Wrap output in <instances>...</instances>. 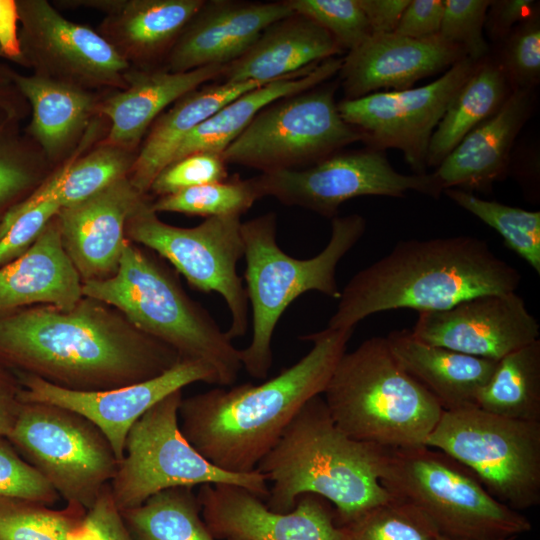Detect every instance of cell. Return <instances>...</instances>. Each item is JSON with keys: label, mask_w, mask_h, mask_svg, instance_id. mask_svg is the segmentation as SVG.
Returning <instances> with one entry per match:
<instances>
[{"label": "cell", "mask_w": 540, "mask_h": 540, "mask_svg": "<svg viewBox=\"0 0 540 540\" xmlns=\"http://www.w3.org/2000/svg\"><path fill=\"white\" fill-rule=\"evenodd\" d=\"M86 509L67 503L60 510L17 499L0 497V540H67Z\"/></svg>", "instance_id": "38"}, {"label": "cell", "mask_w": 540, "mask_h": 540, "mask_svg": "<svg viewBox=\"0 0 540 540\" xmlns=\"http://www.w3.org/2000/svg\"><path fill=\"white\" fill-rule=\"evenodd\" d=\"M476 407L506 418L540 421V340L497 361Z\"/></svg>", "instance_id": "33"}, {"label": "cell", "mask_w": 540, "mask_h": 540, "mask_svg": "<svg viewBox=\"0 0 540 540\" xmlns=\"http://www.w3.org/2000/svg\"><path fill=\"white\" fill-rule=\"evenodd\" d=\"M23 47L38 74L82 88L124 89L129 62L101 34L63 17L46 0L17 2Z\"/></svg>", "instance_id": "17"}, {"label": "cell", "mask_w": 540, "mask_h": 540, "mask_svg": "<svg viewBox=\"0 0 540 540\" xmlns=\"http://www.w3.org/2000/svg\"><path fill=\"white\" fill-rule=\"evenodd\" d=\"M343 51L312 20L292 14L267 27L238 59L225 65L223 82L267 84L306 71Z\"/></svg>", "instance_id": "25"}, {"label": "cell", "mask_w": 540, "mask_h": 540, "mask_svg": "<svg viewBox=\"0 0 540 540\" xmlns=\"http://www.w3.org/2000/svg\"><path fill=\"white\" fill-rule=\"evenodd\" d=\"M196 382L218 384V378L210 365L194 359H181L162 374L142 382L93 392L65 389L23 374L19 399L23 403L56 405L87 418L105 435L120 461L134 423L169 394Z\"/></svg>", "instance_id": "16"}, {"label": "cell", "mask_w": 540, "mask_h": 540, "mask_svg": "<svg viewBox=\"0 0 540 540\" xmlns=\"http://www.w3.org/2000/svg\"><path fill=\"white\" fill-rule=\"evenodd\" d=\"M83 283L66 254L56 216L22 255L0 266V316L25 307H74Z\"/></svg>", "instance_id": "24"}, {"label": "cell", "mask_w": 540, "mask_h": 540, "mask_svg": "<svg viewBox=\"0 0 540 540\" xmlns=\"http://www.w3.org/2000/svg\"><path fill=\"white\" fill-rule=\"evenodd\" d=\"M148 199L123 177L56 214L63 248L82 283L112 277L128 241L126 224Z\"/></svg>", "instance_id": "20"}, {"label": "cell", "mask_w": 540, "mask_h": 540, "mask_svg": "<svg viewBox=\"0 0 540 540\" xmlns=\"http://www.w3.org/2000/svg\"><path fill=\"white\" fill-rule=\"evenodd\" d=\"M225 66L209 65L186 72L128 71L127 86L98 108L111 127L102 143L131 151L164 110L188 92L218 78Z\"/></svg>", "instance_id": "26"}, {"label": "cell", "mask_w": 540, "mask_h": 540, "mask_svg": "<svg viewBox=\"0 0 540 540\" xmlns=\"http://www.w3.org/2000/svg\"><path fill=\"white\" fill-rule=\"evenodd\" d=\"M420 341L491 360L539 339L540 325L515 292L486 294L447 309L419 312L411 329Z\"/></svg>", "instance_id": "18"}, {"label": "cell", "mask_w": 540, "mask_h": 540, "mask_svg": "<svg viewBox=\"0 0 540 540\" xmlns=\"http://www.w3.org/2000/svg\"><path fill=\"white\" fill-rule=\"evenodd\" d=\"M260 198L253 178L238 176L159 197L151 202L155 213L175 212L206 218L241 216Z\"/></svg>", "instance_id": "37"}, {"label": "cell", "mask_w": 540, "mask_h": 540, "mask_svg": "<svg viewBox=\"0 0 540 540\" xmlns=\"http://www.w3.org/2000/svg\"><path fill=\"white\" fill-rule=\"evenodd\" d=\"M262 85L252 81H222L202 85L176 100L170 109L154 121L135 157L128 174L133 187L146 194L189 133L230 101Z\"/></svg>", "instance_id": "29"}, {"label": "cell", "mask_w": 540, "mask_h": 540, "mask_svg": "<svg viewBox=\"0 0 540 540\" xmlns=\"http://www.w3.org/2000/svg\"><path fill=\"white\" fill-rule=\"evenodd\" d=\"M241 230L252 336L248 346L240 350V359L251 377L265 379L272 367V338L282 314L309 291L339 299L337 266L363 236L366 220L359 214L334 217L329 242L308 259L291 257L279 247L273 212L242 222Z\"/></svg>", "instance_id": "6"}, {"label": "cell", "mask_w": 540, "mask_h": 540, "mask_svg": "<svg viewBox=\"0 0 540 540\" xmlns=\"http://www.w3.org/2000/svg\"><path fill=\"white\" fill-rule=\"evenodd\" d=\"M291 10L323 28L343 52H349L371 36L358 0H287Z\"/></svg>", "instance_id": "40"}, {"label": "cell", "mask_w": 540, "mask_h": 540, "mask_svg": "<svg viewBox=\"0 0 540 540\" xmlns=\"http://www.w3.org/2000/svg\"><path fill=\"white\" fill-rule=\"evenodd\" d=\"M512 88L495 58L481 60L438 123L429 143L427 167L436 168L475 127L493 116Z\"/></svg>", "instance_id": "32"}, {"label": "cell", "mask_w": 540, "mask_h": 540, "mask_svg": "<svg viewBox=\"0 0 540 540\" xmlns=\"http://www.w3.org/2000/svg\"><path fill=\"white\" fill-rule=\"evenodd\" d=\"M36 173L10 149L0 146V207L31 188Z\"/></svg>", "instance_id": "49"}, {"label": "cell", "mask_w": 540, "mask_h": 540, "mask_svg": "<svg viewBox=\"0 0 540 540\" xmlns=\"http://www.w3.org/2000/svg\"><path fill=\"white\" fill-rule=\"evenodd\" d=\"M0 436V497L53 505L59 494L43 475Z\"/></svg>", "instance_id": "44"}, {"label": "cell", "mask_w": 540, "mask_h": 540, "mask_svg": "<svg viewBox=\"0 0 540 540\" xmlns=\"http://www.w3.org/2000/svg\"><path fill=\"white\" fill-rule=\"evenodd\" d=\"M336 89L337 83L324 82L268 104L223 151V159L269 173L310 166L362 141L341 117Z\"/></svg>", "instance_id": "11"}, {"label": "cell", "mask_w": 540, "mask_h": 540, "mask_svg": "<svg viewBox=\"0 0 540 540\" xmlns=\"http://www.w3.org/2000/svg\"><path fill=\"white\" fill-rule=\"evenodd\" d=\"M534 90L513 89L500 109L470 131L432 173L442 193L491 191L510 171L515 140L530 118Z\"/></svg>", "instance_id": "23"}, {"label": "cell", "mask_w": 540, "mask_h": 540, "mask_svg": "<svg viewBox=\"0 0 540 540\" xmlns=\"http://www.w3.org/2000/svg\"><path fill=\"white\" fill-rule=\"evenodd\" d=\"M0 102H1V98H0Z\"/></svg>", "instance_id": "56"}, {"label": "cell", "mask_w": 540, "mask_h": 540, "mask_svg": "<svg viewBox=\"0 0 540 540\" xmlns=\"http://www.w3.org/2000/svg\"><path fill=\"white\" fill-rule=\"evenodd\" d=\"M226 164L219 153L189 154L164 167L154 179L150 190L162 197L188 188L224 181L228 177Z\"/></svg>", "instance_id": "43"}, {"label": "cell", "mask_w": 540, "mask_h": 540, "mask_svg": "<svg viewBox=\"0 0 540 540\" xmlns=\"http://www.w3.org/2000/svg\"><path fill=\"white\" fill-rule=\"evenodd\" d=\"M0 56L4 57V54H3L2 50H1V48H0Z\"/></svg>", "instance_id": "55"}, {"label": "cell", "mask_w": 540, "mask_h": 540, "mask_svg": "<svg viewBox=\"0 0 540 540\" xmlns=\"http://www.w3.org/2000/svg\"><path fill=\"white\" fill-rule=\"evenodd\" d=\"M379 482L450 539L517 538L532 529L525 515L494 498L468 468L426 445L383 447Z\"/></svg>", "instance_id": "8"}, {"label": "cell", "mask_w": 540, "mask_h": 540, "mask_svg": "<svg viewBox=\"0 0 540 540\" xmlns=\"http://www.w3.org/2000/svg\"><path fill=\"white\" fill-rule=\"evenodd\" d=\"M490 0H444L439 35L475 62L490 56L484 26Z\"/></svg>", "instance_id": "42"}, {"label": "cell", "mask_w": 540, "mask_h": 540, "mask_svg": "<svg viewBox=\"0 0 540 540\" xmlns=\"http://www.w3.org/2000/svg\"><path fill=\"white\" fill-rule=\"evenodd\" d=\"M18 3L0 0V48L4 57L23 63L26 60L18 33Z\"/></svg>", "instance_id": "51"}, {"label": "cell", "mask_w": 540, "mask_h": 540, "mask_svg": "<svg viewBox=\"0 0 540 540\" xmlns=\"http://www.w3.org/2000/svg\"><path fill=\"white\" fill-rule=\"evenodd\" d=\"M199 487L202 518L216 540H344L334 509L317 495L304 494L280 513L238 485Z\"/></svg>", "instance_id": "19"}, {"label": "cell", "mask_w": 540, "mask_h": 540, "mask_svg": "<svg viewBox=\"0 0 540 540\" xmlns=\"http://www.w3.org/2000/svg\"><path fill=\"white\" fill-rule=\"evenodd\" d=\"M260 198L270 196L333 219L346 201L363 196L400 198L414 191L438 198L432 173L402 174L385 151L367 147L340 150L310 166L261 173L253 178Z\"/></svg>", "instance_id": "14"}, {"label": "cell", "mask_w": 540, "mask_h": 540, "mask_svg": "<svg viewBox=\"0 0 540 540\" xmlns=\"http://www.w3.org/2000/svg\"><path fill=\"white\" fill-rule=\"evenodd\" d=\"M444 0H410L394 33L416 39L439 34Z\"/></svg>", "instance_id": "47"}, {"label": "cell", "mask_w": 540, "mask_h": 540, "mask_svg": "<svg viewBox=\"0 0 540 540\" xmlns=\"http://www.w3.org/2000/svg\"><path fill=\"white\" fill-rule=\"evenodd\" d=\"M294 14L282 2H204L167 54L170 72L228 65L273 23Z\"/></svg>", "instance_id": "22"}, {"label": "cell", "mask_w": 540, "mask_h": 540, "mask_svg": "<svg viewBox=\"0 0 540 540\" xmlns=\"http://www.w3.org/2000/svg\"><path fill=\"white\" fill-rule=\"evenodd\" d=\"M21 405L19 389L0 379V436H9Z\"/></svg>", "instance_id": "52"}, {"label": "cell", "mask_w": 540, "mask_h": 540, "mask_svg": "<svg viewBox=\"0 0 540 540\" xmlns=\"http://www.w3.org/2000/svg\"><path fill=\"white\" fill-rule=\"evenodd\" d=\"M353 331L325 328L301 337L312 342L309 352L261 384L217 387L182 398L183 435L218 468L255 471L304 404L323 394Z\"/></svg>", "instance_id": "2"}, {"label": "cell", "mask_w": 540, "mask_h": 540, "mask_svg": "<svg viewBox=\"0 0 540 540\" xmlns=\"http://www.w3.org/2000/svg\"><path fill=\"white\" fill-rule=\"evenodd\" d=\"M4 80H5V77L2 74H0V83H2Z\"/></svg>", "instance_id": "54"}, {"label": "cell", "mask_w": 540, "mask_h": 540, "mask_svg": "<svg viewBox=\"0 0 540 540\" xmlns=\"http://www.w3.org/2000/svg\"><path fill=\"white\" fill-rule=\"evenodd\" d=\"M32 107L30 131L44 152L54 157L84 130L96 108L94 96L80 86L41 74H12Z\"/></svg>", "instance_id": "31"}, {"label": "cell", "mask_w": 540, "mask_h": 540, "mask_svg": "<svg viewBox=\"0 0 540 540\" xmlns=\"http://www.w3.org/2000/svg\"><path fill=\"white\" fill-rule=\"evenodd\" d=\"M83 295L115 309L137 329L169 345L182 359L210 365L218 385L230 386L242 369L240 350L209 312L191 299L176 274L127 241L117 272L83 283Z\"/></svg>", "instance_id": "5"}, {"label": "cell", "mask_w": 540, "mask_h": 540, "mask_svg": "<svg viewBox=\"0 0 540 540\" xmlns=\"http://www.w3.org/2000/svg\"><path fill=\"white\" fill-rule=\"evenodd\" d=\"M58 200L44 202L17 216L0 232V266L22 255L61 209Z\"/></svg>", "instance_id": "45"}, {"label": "cell", "mask_w": 540, "mask_h": 540, "mask_svg": "<svg viewBox=\"0 0 540 540\" xmlns=\"http://www.w3.org/2000/svg\"><path fill=\"white\" fill-rule=\"evenodd\" d=\"M93 132L88 131L75 153L65 163L62 181L55 196L62 208L81 202L115 181L128 177L135 160L136 156H131L130 151L105 143L84 157H79L90 140H93Z\"/></svg>", "instance_id": "35"}, {"label": "cell", "mask_w": 540, "mask_h": 540, "mask_svg": "<svg viewBox=\"0 0 540 540\" xmlns=\"http://www.w3.org/2000/svg\"><path fill=\"white\" fill-rule=\"evenodd\" d=\"M539 11V2L534 0H493L485 19L484 30L491 40L501 43L510 32Z\"/></svg>", "instance_id": "48"}, {"label": "cell", "mask_w": 540, "mask_h": 540, "mask_svg": "<svg viewBox=\"0 0 540 540\" xmlns=\"http://www.w3.org/2000/svg\"><path fill=\"white\" fill-rule=\"evenodd\" d=\"M335 424L351 438L398 448L425 445L443 412L392 355L385 337L345 352L323 392Z\"/></svg>", "instance_id": "7"}, {"label": "cell", "mask_w": 540, "mask_h": 540, "mask_svg": "<svg viewBox=\"0 0 540 540\" xmlns=\"http://www.w3.org/2000/svg\"><path fill=\"white\" fill-rule=\"evenodd\" d=\"M500 44V52L495 59L512 90H534L540 81L539 11L516 26Z\"/></svg>", "instance_id": "41"}, {"label": "cell", "mask_w": 540, "mask_h": 540, "mask_svg": "<svg viewBox=\"0 0 540 540\" xmlns=\"http://www.w3.org/2000/svg\"><path fill=\"white\" fill-rule=\"evenodd\" d=\"M201 511L193 488L174 487L121 514L135 540H216Z\"/></svg>", "instance_id": "34"}, {"label": "cell", "mask_w": 540, "mask_h": 540, "mask_svg": "<svg viewBox=\"0 0 540 540\" xmlns=\"http://www.w3.org/2000/svg\"><path fill=\"white\" fill-rule=\"evenodd\" d=\"M439 540H455V539H450V538L440 535ZM496 540H516V537L496 539Z\"/></svg>", "instance_id": "53"}, {"label": "cell", "mask_w": 540, "mask_h": 540, "mask_svg": "<svg viewBox=\"0 0 540 540\" xmlns=\"http://www.w3.org/2000/svg\"><path fill=\"white\" fill-rule=\"evenodd\" d=\"M241 216L206 218L194 227L161 221L148 200L129 218L126 237L169 261L194 289L215 292L230 313L226 335L233 340L249 328V302L237 263L244 256Z\"/></svg>", "instance_id": "12"}, {"label": "cell", "mask_w": 540, "mask_h": 540, "mask_svg": "<svg viewBox=\"0 0 540 540\" xmlns=\"http://www.w3.org/2000/svg\"><path fill=\"white\" fill-rule=\"evenodd\" d=\"M464 57L462 48L439 34L422 39L396 33L371 35L346 53L338 74L344 99H356L381 89L412 88L426 77L445 72Z\"/></svg>", "instance_id": "21"}, {"label": "cell", "mask_w": 540, "mask_h": 540, "mask_svg": "<svg viewBox=\"0 0 540 540\" xmlns=\"http://www.w3.org/2000/svg\"><path fill=\"white\" fill-rule=\"evenodd\" d=\"M0 359L53 385L104 391L156 377L182 358L114 307L83 296L72 308H23L0 316Z\"/></svg>", "instance_id": "1"}, {"label": "cell", "mask_w": 540, "mask_h": 540, "mask_svg": "<svg viewBox=\"0 0 540 540\" xmlns=\"http://www.w3.org/2000/svg\"><path fill=\"white\" fill-rule=\"evenodd\" d=\"M382 449L345 434L315 396L256 467L271 482L265 504L285 513L313 494L335 506L338 526L347 524L393 498L379 482Z\"/></svg>", "instance_id": "4"}, {"label": "cell", "mask_w": 540, "mask_h": 540, "mask_svg": "<svg viewBox=\"0 0 540 540\" xmlns=\"http://www.w3.org/2000/svg\"><path fill=\"white\" fill-rule=\"evenodd\" d=\"M425 445L464 465L510 508L521 512L540 504V421L476 406L443 410Z\"/></svg>", "instance_id": "10"}, {"label": "cell", "mask_w": 540, "mask_h": 540, "mask_svg": "<svg viewBox=\"0 0 540 540\" xmlns=\"http://www.w3.org/2000/svg\"><path fill=\"white\" fill-rule=\"evenodd\" d=\"M456 205L497 231L504 244L540 274V212L485 200L461 189H446Z\"/></svg>", "instance_id": "36"}, {"label": "cell", "mask_w": 540, "mask_h": 540, "mask_svg": "<svg viewBox=\"0 0 540 540\" xmlns=\"http://www.w3.org/2000/svg\"><path fill=\"white\" fill-rule=\"evenodd\" d=\"M343 58L333 57L301 73L254 88L230 101L189 133L176 148L171 162L196 152L223 151L268 104L327 82L338 74Z\"/></svg>", "instance_id": "30"}, {"label": "cell", "mask_w": 540, "mask_h": 540, "mask_svg": "<svg viewBox=\"0 0 540 540\" xmlns=\"http://www.w3.org/2000/svg\"><path fill=\"white\" fill-rule=\"evenodd\" d=\"M204 0L90 1L108 14L103 37L129 62H148L170 51Z\"/></svg>", "instance_id": "28"}, {"label": "cell", "mask_w": 540, "mask_h": 540, "mask_svg": "<svg viewBox=\"0 0 540 540\" xmlns=\"http://www.w3.org/2000/svg\"><path fill=\"white\" fill-rule=\"evenodd\" d=\"M521 278L474 236L400 241L351 277L327 328L354 329L388 310L438 311L480 295L515 292Z\"/></svg>", "instance_id": "3"}, {"label": "cell", "mask_w": 540, "mask_h": 540, "mask_svg": "<svg viewBox=\"0 0 540 540\" xmlns=\"http://www.w3.org/2000/svg\"><path fill=\"white\" fill-rule=\"evenodd\" d=\"M182 390L152 406L128 432L123 458L109 487L120 511L141 505L169 488L204 484H234L261 499L269 494L268 482L255 470L231 473L213 465L185 438L179 425Z\"/></svg>", "instance_id": "9"}, {"label": "cell", "mask_w": 540, "mask_h": 540, "mask_svg": "<svg viewBox=\"0 0 540 540\" xmlns=\"http://www.w3.org/2000/svg\"><path fill=\"white\" fill-rule=\"evenodd\" d=\"M339 527L344 540H439L440 537L416 506L394 497Z\"/></svg>", "instance_id": "39"}, {"label": "cell", "mask_w": 540, "mask_h": 540, "mask_svg": "<svg viewBox=\"0 0 540 540\" xmlns=\"http://www.w3.org/2000/svg\"><path fill=\"white\" fill-rule=\"evenodd\" d=\"M479 62L466 56L427 85L343 99L337 102L338 111L367 147L397 149L414 174H425L430 139Z\"/></svg>", "instance_id": "15"}, {"label": "cell", "mask_w": 540, "mask_h": 540, "mask_svg": "<svg viewBox=\"0 0 540 540\" xmlns=\"http://www.w3.org/2000/svg\"><path fill=\"white\" fill-rule=\"evenodd\" d=\"M67 540H135L114 503L109 485L69 531Z\"/></svg>", "instance_id": "46"}, {"label": "cell", "mask_w": 540, "mask_h": 540, "mask_svg": "<svg viewBox=\"0 0 540 540\" xmlns=\"http://www.w3.org/2000/svg\"><path fill=\"white\" fill-rule=\"evenodd\" d=\"M385 338L399 365L443 410L476 406L477 397L498 361L430 345L408 329L391 331Z\"/></svg>", "instance_id": "27"}, {"label": "cell", "mask_w": 540, "mask_h": 540, "mask_svg": "<svg viewBox=\"0 0 540 540\" xmlns=\"http://www.w3.org/2000/svg\"><path fill=\"white\" fill-rule=\"evenodd\" d=\"M371 35L394 33L410 0H358Z\"/></svg>", "instance_id": "50"}, {"label": "cell", "mask_w": 540, "mask_h": 540, "mask_svg": "<svg viewBox=\"0 0 540 540\" xmlns=\"http://www.w3.org/2000/svg\"><path fill=\"white\" fill-rule=\"evenodd\" d=\"M70 504L90 508L116 474L117 459L101 430L56 405L23 403L7 437Z\"/></svg>", "instance_id": "13"}]
</instances>
